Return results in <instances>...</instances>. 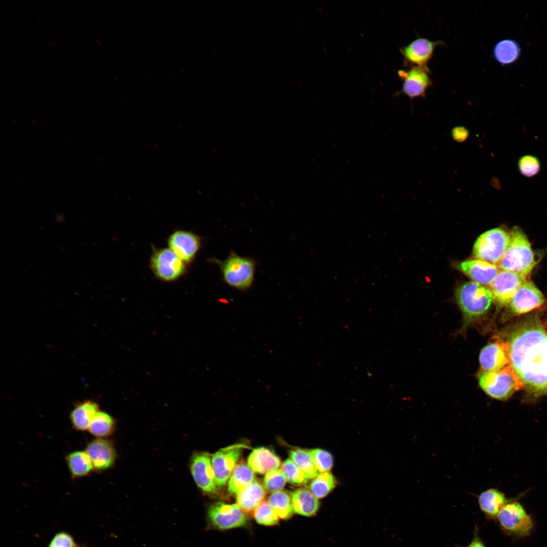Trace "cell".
I'll use <instances>...</instances> for the list:
<instances>
[{
  "instance_id": "cell-1",
  "label": "cell",
  "mask_w": 547,
  "mask_h": 547,
  "mask_svg": "<svg viewBox=\"0 0 547 547\" xmlns=\"http://www.w3.org/2000/svg\"><path fill=\"white\" fill-rule=\"evenodd\" d=\"M510 365L523 387L535 396L547 395V332L537 321L516 327L506 342Z\"/></svg>"
},
{
  "instance_id": "cell-2",
  "label": "cell",
  "mask_w": 547,
  "mask_h": 547,
  "mask_svg": "<svg viewBox=\"0 0 547 547\" xmlns=\"http://www.w3.org/2000/svg\"><path fill=\"white\" fill-rule=\"evenodd\" d=\"M535 264L528 239L519 228L514 227L510 232L509 244L498 267L500 270L514 272L526 278Z\"/></svg>"
},
{
  "instance_id": "cell-3",
  "label": "cell",
  "mask_w": 547,
  "mask_h": 547,
  "mask_svg": "<svg viewBox=\"0 0 547 547\" xmlns=\"http://www.w3.org/2000/svg\"><path fill=\"white\" fill-rule=\"evenodd\" d=\"M478 382L488 396L500 401L506 400L523 387L511 365L495 371H481L478 375Z\"/></svg>"
},
{
  "instance_id": "cell-4",
  "label": "cell",
  "mask_w": 547,
  "mask_h": 547,
  "mask_svg": "<svg viewBox=\"0 0 547 547\" xmlns=\"http://www.w3.org/2000/svg\"><path fill=\"white\" fill-rule=\"evenodd\" d=\"M214 261L219 265L222 279L228 286L240 291L251 287L256 268L254 260L231 252L226 259Z\"/></svg>"
},
{
  "instance_id": "cell-5",
  "label": "cell",
  "mask_w": 547,
  "mask_h": 547,
  "mask_svg": "<svg viewBox=\"0 0 547 547\" xmlns=\"http://www.w3.org/2000/svg\"><path fill=\"white\" fill-rule=\"evenodd\" d=\"M456 298L465 322L486 314L493 300L490 290L474 282L460 286L456 292Z\"/></svg>"
},
{
  "instance_id": "cell-6",
  "label": "cell",
  "mask_w": 547,
  "mask_h": 547,
  "mask_svg": "<svg viewBox=\"0 0 547 547\" xmlns=\"http://www.w3.org/2000/svg\"><path fill=\"white\" fill-rule=\"evenodd\" d=\"M510 241V233L500 228L485 231L477 239L474 255L479 260L498 264Z\"/></svg>"
},
{
  "instance_id": "cell-7",
  "label": "cell",
  "mask_w": 547,
  "mask_h": 547,
  "mask_svg": "<svg viewBox=\"0 0 547 547\" xmlns=\"http://www.w3.org/2000/svg\"><path fill=\"white\" fill-rule=\"evenodd\" d=\"M502 529L518 536L529 535L533 528L531 516L518 502H507L496 516Z\"/></svg>"
},
{
  "instance_id": "cell-8",
  "label": "cell",
  "mask_w": 547,
  "mask_h": 547,
  "mask_svg": "<svg viewBox=\"0 0 547 547\" xmlns=\"http://www.w3.org/2000/svg\"><path fill=\"white\" fill-rule=\"evenodd\" d=\"M150 263L154 275L166 282L177 280L186 271L185 263L170 248L155 250Z\"/></svg>"
},
{
  "instance_id": "cell-9",
  "label": "cell",
  "mask_w": 547,
  "mask_h": 547,
  "mask_svg": "<svg viewBox=\"0 0 547 547\" xmlns=\"http://www.w3.org/2000/svg\"><path fill=\"white\" fill-rule=\"evenodd\" d=\"M431 73L428 66H412L399 70V76L403 81L401 93L412 101L417 98H425L427 89L432 86Z\"/></svg>"
},
{
  "instance_id": "cell-10",
  "label": "cell",
  "mask_w": 547,
  "mask_h": 547,
  "mask_svg": "<svg viewBox=\"0 0 547 547\" xmlns=\"http://www.w3.org/2000/svg\"><path fill=\"white\" fill-rule=\"evenodd\" d=\"M247 447L243 444H236L221 449L213 454L211 463L217 486L225 485L243 450Z\"/></svg>"
},
{
  "instance_id": "cell-11",
  "label": "cell",
  "mask_w": 547,
  "mask_h": 547,
  "mask_svg": "<svg viewBox=\"0 0 547 547\" xmlns=\"http://www.w3.org/2000/svg\"><path fill=\"white\" fill-rule=\"evenodd\" d=\"M443 45L445 46V44L442 41H433L425 37H417L400 49L405 67L427 66L436 48Z\"/></svg>"
},
{
  "instance_id": "cell-12",
  "label": "cell",
  "mask_w": 547,
  "mask_h": 547,
  "mask_svg": "<svg viewBox=\"0 0 547 547\" xmlns=\"http://www.w3.org/2000/svg\"><path fill=\"white\" fill-rule=\"evenodd\" d=\"M208 515L214 526L220 529L241 527L247 522L245 513L237 504L215 503L210 506Z\"/></svg>"
},
{
  "instance_id": "cell-13",
  "label": "cell",
  "mask_w": 547,
  "mask_h": 547,
  "mask_svg": "<svg viewBox=\"0 0 547 547\" xmlns=\"http://www.w3.org/2000/svg\"><path fill=\"white\" fill-rule=\"evenodd\" d=\"M522 275L510 271L500 270L489 285L493 300L501 305L509 304L514 294L525 280Z\"/></svg>"
},
{
  "instance_id": "cell-14",
  "label": "cell",
  "mask_w": 547,
  "mask_h": 547,
  "mask_svg": "<svg viewBox=\"0 0 547 547\" xmlns=\"http://www.w3.org/2000/svg\"><path fill=\"white\" fill-rule=\"evenodd\" d=\"M544 301L543 295L536 286L532 282L525 280L509 305L514 314L522 315L541 306Z\"/></svg>"
},
{
  "instance_id": "cell-15",
  "label": "cell",
  "mask_w": 547,
  "mask_h": 547,
  "mask_svg": "<svg viewBox=\"0 0 547 547\" xmlns=\"http://www.w3.org/2000/svg\"><path fill=\"white\" fill-rule=\"evenodd\" d=\"M169 248L185 263L192 261L201 246V239L194 233L178 230L168 240Z\"/></svg>"
},
{
  "instance_id": "cell-16",
  "label": "cell",
  "mask_w": 547,
  "mask_h": 547,
  "mask_svg": "<svg viewBox=\"0 0 547 547\" xmlns=\"http://www.w3.org/2000/svg\"><path fill=\"white\" fill-rule=\"evenodd\" d=\"M190 470L197 486L209 493L216 491L210 455L207 453H199L192 457Z\"/></svg>"
},
{
  "instance_id": "cell-17",
  "label": "cell",
  "mask_w": 547,
  "mask_h": 547,
  "mask_svg": "<svg viewBox=\"0 0 547 547\" xmlns=\"http://www.w3.org/2000/svg\"><path fill=\"white\" fill-rule=\"evenodd\" d=\"M85 451L92 462L94 470L96 472H101L110 467L116 458V453L112 444L102 438H96L89 442Z\"/></svg>"
},
{
  "instance_id": "cell-18",
  "label": "cell",
  "mask_w": 547,
  "mask_h": 547,
  "mask_svg": "<svg viewBox=\"0 0 547 547\" xmlns=\"http://www.w3.org/2000/svg\"><path fill=\"white\" fill-rule=\"evenodd\" d=\"M479 363L482 371L487 372L497 371L510 365L506 343L496 341L485 346L480 351Z\"/></svg>"
},
{
  "instance_id": "cell-19",
  "label": "cell",
  "mask_w": 547,
  "mask_h": 547,
  "mask_svg": "<svg viewBox=\"0 0 547 547\" xmlns=\"http://www.w3.org/2000/svg\"><path fill=\"white\" fill-rule=\"evenodd\" d=\"M459 267L474 282L481 285L489 286L500 270L496 265L479 259L464 261Z\"/></svg>"
},
{
  "instance_id": "cell-20",
  "label": "cell",
  "mask_w": 547,
  "mask_h": 547,
  "mask_svg": "<svg viewBox=\"0 0 547 547\" xmlns=\"http://www.w3.org/2000/svg\"><path fill=\"white\" fill-rule=\"evenodd\" d=\"M248 465L254 472L265 474L278 468L281 465V460L271 450L258 447L253 450L249 455Z\"/></svg>"
},
{
  "instance_id": "cell-21",
  "label": "cell",
  "mask_w": 547,
  "mask_h": 547,
  "mask_svg": "<svg viewBox=\"0 0 547 547\" xmlns=\"http://www.w3.org/2000/svg\"><path fill=\"white\" fill-rule=\"evenodd\" d=\"M99 411V406L95 402L88 400L77 403L69 415L72 427L79 431L88 430L94 416Z\"/></svg>"
},
{
  "instance_id": "cell-22",
  "label": "cell",
  "mask_w": 547,
  "mask_h": 547,
  "mask_svg": "<svg viewBox=\"0 0 547 547\" xmlns=\"http://www.w3.org/2000/svg\"><path fill=\"white\" fill-rule=\"evenodd\" d=\"M265 490L263 485L255 480L237 494V504L244 513H251L263 501Z\"/></svg>"
},
{
  "instance_id": "cell-23",
  "label": "cell",
  "mask_w": 547,
  "mask_h": 547,
  "mask_svg": "<svg viewBox=\"0 0 547 547\" xmlns=\"http://www.w3.org/2000/svg\"><path fill=\"white\" fill-rule=\"evenodd\" d=\"M294 513L306 517L315 515L320 507V502L308 488H300L291 494Z\"/></svg>"
},
{
  "instance_id": "cell-24",
  "label": "cell",
  "mask_w": 547,
  "mask_h": 547,
  "mask_svg": "<svg viewBox=\"0 0 547 547\" xmlns=\"http://www.w3.org/2000/svg\"><path fill=\"white\" fill-rule=\"evenodd\" d=\"M507 500L504 494L494 488L482 492L478 497V503L481 511L488 517H496Z\"/></svg>"
},
{
  "instance_id": "cell-25",
  "label": "cell",
  "mask_w": 547,
  "mask_h": 547,
  "mask_svg": "<svg viewBox=\"0 0 547 547\" xmlns=\"http://www.w3.org/2000/svg\"><path fill=\"white\" fill-rule=\"evenodd\" d=\"M65 461L73 479L88 476L94 471L85 451L77 450L68 453L65 457Z\"/></svg>"
},
{
  "instance_id": "cell-26",
  "label": "cell",
  "mask_w": 547,
  "mask_h": 547,
  "mask_svg": "<svg viewBox=\"0 0 547 547\" xmlns=\"http://www.w3.org/2000/svg\"><path fill=\"white\" fill-rule=\"evenodd\" d=\"M254 472L243 462L235 467L228 482V489L230 494H237L255 480Z\"/></svg>"
},
{
  "instance_id": "cell-27",
  "label": "cell",
  "mask_w": 547,
  "mask_h": 547,
  "mask_svg": "<svg viewBox=\"0 0 547 547\" xmlns=\"http://www.w3.org/2000/svg\"><path fill=\"white\" fill-rule=\"evenodd\" d=\"M520 49L518 44L511 39L498 41L494 46L492 55L495 60L502 65H509L519 57Z\"/></svg>"
},
{
  "instance_id": "cell-28",
  "label": "cell",
  "mask_w": 547,
  "mask_h": 547,
  "mask_svg": "<svg viewBox=\"0 0 547 547\" xmlns=\"http://www.w3.org/2000/svg\"><path fill=\"white\" fill-rule=\"evenodd\" d=\"M268 502L281 519H289L294 513L291 495L286 490L272 492L268 497Z\"/></svg>"
},
{
  "instance_id": "cell-29",
  "label": "cell",
  "mask_w": 547,
  "mask_h": 547,
  "mask_svg": "<svg viewBox=\"0 0 547 547\" xmlns=\"http://www.w3.org/2000/svg\"><path fill=\"white\" fill-rule=\"evenodd\" d=\"M336 480L330 472L319 473L313 478L308 489L318 499L326 496L336 486Z\"/></svg>"
},
{
  "instance_id": "cell-30",
  "label": "cell",
  "mask_w": 547,
  "mask_h": 547,
  "mask_svg": "<svg viewBox=\"0 0 547 547\" xmlns=\"http://www.w3.org/2000/svg\"><path fill=\"white\" fill-rule=\"evenodd\" d=\"M114 426L112 417L108 414L99 411L94 416L88 431L97 438H102L110 435Z\"/></svg>"
},
{
  "instance_id": "cell-31",
  "label": "cell",
  "mask_w": 547,
  "mask_h": 547,
  "mask_svg": "<svg viewBox=\"0 0 547 547\" xmlns=\"http://www.w3.org/2000/svg\"><path fill=\"white\" fill-rule=\"evenodd\" d=\"M289 456L308 479L314 478L319 474L308 450L301 449L292 450Z\"/></svg>"
},
{
  "instance_id": "cell-32",
  "label": "cell",
  "mask_w": 547,
  "mask_h": 547,
  "mask_svg": "<svg viewBox=\"0 0 547 547\" xmlns=\"http://www.w3.org/2000/svg\"><path fill=\"white\" fill-rule=\"evenodd\" d=\"M281 470L284 473L287 481L293 485H303L308 479L300 468L290 458L285 460L281 465Z\"/></svg>"
},
{
  "instance_id": "cell-33",
  "label": "cell",
  "mask_w": 547,
  "mask_h": 547,
  "mask_svg": "<svg viewBox=\"0 0 547 547\" xmlns=\"http://www.w3.org/2000/svg\"><path fill=\"white\" fill-rule=\"evenodd\" d=\"M254 517L259 524L265 526L276 525L279 522V517L270 506L267 501H262L254 511Z\"/></svg>"
},
{
  "instance_id": "cell-34",
  "label": "cell",
  "mask_w": 547,
  "mask_h": 547,
  "mask_svg": "<svg viewBox=\"0 0 547 547\" xmlns=\"http://www.w3.org/2000/svg\"><path fill=\"white\" fill-rule=\"evenodd\" d=\"M308 451L318 472H329L333 464L332 455L328 451L319 448Z\"/></svg>"
},
{
  "instance_id": "cell-35",
  "label": "cell",
  "mask_w": 547,
  "mask_h": 547,
  "mask_svg": "<svg viewBox=\"0 0 547 547\" xmlns=\"http://www.w3.org/2000/svg\"><path fill=\"white\" fill-rule=\"evenodd\" d=\"M287 481L283 471L277 468L266 474L264 479V487L267 491L274 492L282 490Z\"/></svg>"
},
{
  "instance_id": "cell-36",
  "label": "cell",
  "mask_w": 547,
  "mask_h": 547,
  "mask_svg": "<svg viewBox=\"0 0 547 547\" xmlns=\"http://www.w3.org/2000/svg\"><path fill=\"white\" fill-rule=\"evenodd\" d=\"M519 169L524 176L531 177L536 174L540 169L538 160L532 155H527L521 158L518 163Z\"/></svg>"
},
{
  "instance_id": "cell-37",
  "label": "cell",
  "mask_w": 547,
  "mask_h": 547,
  "mask_svg": "<svg viewBox=\"0 0 547 547\" xmlns=\"http://www.w3.org/2000/svg\"><path fill=\"white\" fill-rule=\"evenodd\" d=\"M73 537L68 533L61 531L56 533L47 547H79Z\"/></svg>"
},
{
  "instance_id": "cell-38",
  "label": "cell",
  "mask_w": 547,
  "mask_h": 547,
  "mask_svg": "<svg viewBox=\"0 0 547 547\" xmlns=\"http://www.w3.org/2000/svg\"><path fill=\"white\" fill-rule=\"evenodd\" d=\"M467 547H486L479 535L475 533L474 538Z\"/></svg>"
},
{
  "instance_id": "cell-39",
  "label": "cell",
  "mask_w": 547,
  "mask_h": 547,
  "mask_svg": "<svg viewBox=\"0 0 547 547\" xmlns=\"http://www.w3.org/2000/svg\"><path fill=\"white\" fill-rule=\"evenodd\" d=\"M49 44L53 47H56L57 46L56 43L54 41H50Z\"/></svg>"
},
{
  "instance_id": "cell-40",
  "label": "cell",
  "mask_w": 547,
  "mask_h": 547,
  "mask_svg": "<svg viewBox=\"0 0 547 547\" xmlns=\"http://www.w3.org/2000/svg\"><path fill=\"white\" fill-rule=\"evenodd\" d=\"M96 43H97V44H98V45L100 46V43H99V42L98 41V40H96Z\"/></svg>"
},
{
  "instance_id": "cell-41",
  "label": "cell",
  "mask_w": 547,
  "mask_h": 547,
  "mask_svg": "<svg viewBox=\"0 0 547 547\" xmlns=\"http://www.w3.org/2000/svg\"><path fill=\"white\" fill-rule=\"evenodd\" d=\"M79 547H85V546H81V545H80Z\"/></svg>"
}]
</instances>
